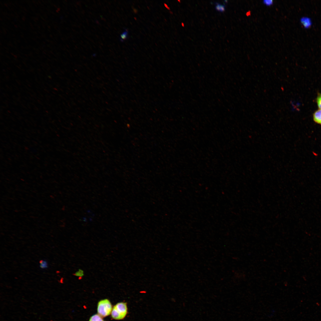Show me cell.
<instances>
[{
	"label": "cell",
	"mask_w": 321,
	"mask_h": 321,
	"mask_svg": "<svg viewBox=\"0 0 321 321\" xmlns=\"http://www.w3.org/2000/svg\"><path fill=\"white\" fill-rule=\"evenodd\" d=\"M40 268L42 269L47 268L48 267V264L47 262L45 260H42L40 261Z\"/></svg>",
	"instance_id": "6"
},
{
	"label": "cell",
	"mask_w": 321,
	"mask_h": 321,
	"mask_svg": "<svg viewBox=\"0 0 321 321\" xmlns=\"http://www.w3.org/2000/svg\"><path fill=\"white\" fill-rule=\"evenodd\" d=\"M313 118L315 122L321 124V110H318L314 112L313 115Z\"/></svg>",
	"instance_id": "3"
},
{
	"label": "cell",
	"mask_w": 321,
	"mask_h": 321,
	"mask_svg": "<svg viewBox=\"0 0 321 321\" xmlns=\"http://www.w3.org/2000/svg\"><path fill=\"white\" fill-rule=\"evenodd\" d=\"M74 275L76 277L81 278L84 276V272L83 270L79 269L75 273Z\"/></svg>",
	"instance_id": "8"
},
{
	"label": "cell",
	"mask_w": 321,
	"mask_h": 321,
	"mask_svg": "<svg viewBox=\"0 0 321 321\" xmlns=\"http://www.w3.org/2000/svg\"><path fill=\"white\" fill-rule=\"evenodd\" d=\"M317 102L319 109L321 110V94H319L317 98Z\"/></svg>",
	"instance_id": "9"
},
{
	"label": "cell",
	"mask_w": 321,
	"mask_h": 321,
	"mask_svg": "<svg viewBox=\"0 0 321 321\" xmlns=\"http://www.w3.org/2000/svg\"><path fill=\"white\" fill-rule=\"evenodd\" d=\"M263 3L267 6H270L273 4V1L271 0H266L263 1Z\"/></svg>",
	"instance_id": "10"
},
{
	"label": "cell",
	"mask_w": 321,
	"mask_h": 321,
	"mask_svg": "<svg viewBox=\"0 0 321 321\" xmlns=\"http://www.w3.org/2000/svg\"><path fill=\"white\" fill-rule=\"evenodd\" d=\"M128 31L126 29H125V31L120 36V40L122 42H123L124 40H126L128 37Z\"/></svg>",
	"instance_id": "5"
},
{
	"label": "cell",
	"mask_w": 321,
	"mask_h": 321,
	"mask_svg": "<svg viewBox=\"0 0 321 321\" xmlns=\"http://www.w3.org/2000/svg\"><path fill=\"white\" fill-rule=\"evenodd\" d=\"M215 8L217 11L222 12H224L225 10V6L224 5H222L218 3H216V6L215 7Z\"/></svg>",
	"instance_id": "7"
},
{
	"label": "cell",
	"mask_w": 321,
	"mask_h": 321,
	"mask_svg": "<svg viewBox=\"0 0 321 321\" xmlns=\"http://www.w3.org/2000/svg\"><path fill=\"white\" fill-rule=\"evenodd\" d=\"M128 311L127 303L124 302H119L113 307L111 316L113 319L122 320L125 317Z\"/></svg>",
	"instance_id": "1"
},
{
	"label": "cell",
	"mask_w": 321,
	"mask_h": 321,
	"mask_svg": "<svg viewBox=\"0 0 321 321\" xmlns=\"http://www.w3.org/2000/svg\"><path fill=\"white\" fill-rule=\"evenodd\" d=\"M89 321H105L98 314H94L90 318Z\"/></svg>",
	"instance_id": "4"
},
{
	"label": "cell",
	"mask_w": 321,
	"mask_h": 321,
	"mask_svg": "<svg viewBox=\"0 0 321 321\" xmlns=\"http://www.w3.org/2000/svg\"><path fill=\"white\" fill-rule=\"evenodd\" d=\"M112 308V304L108 299L101 300L97 304V314L103 318L106 317L111 314Z\"/></svg>",
	"instance_id": "2"
}]
</instances>
